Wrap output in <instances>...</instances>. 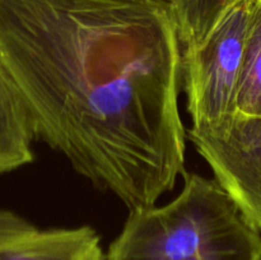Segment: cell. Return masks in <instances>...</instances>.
I'll return each mask as SVG.
<instances>
[{
	"instance_id": "1",
	"label": "cell",
	"mask_w": 261,
	"mask_h": 260,
	"mask_svg": "<svg viewBox=\"0 0 261 260\" xmlns=\"http://www.w3.org/2000/svg\"><path fill=\"white\" fill-rule=\"evenodd\" d=\"M0 64L36 137L130 212L155 205L186 171L167 0H0Z\"/></svg>"
},
{
	"instance_id": "2",
	"label": "cell",
	"mask_w": 261,
	"mask_h": 260,
	"mask_svg": "<svg viewBox=\"0 0 261 260\" xmlns=\"http://www.w3.org/2000/svg\"><path fill=\"white\" fill-rule=\"evenodd\" d=\"M182 176L172 201L130 212L107 260H261V233L218 181Z\"/></svg>"
},
{
	"instance_id": "3",
	"label": "cell",
	"mask_w": 261,
	"mask_h": 260,
	"mask_svg": "<svg viewBox=\"0 0 261 260\" xmlns=\"http://www.w3.org/2000/svg\"><path fill=\"white\" fill-rule=\"evenodd\" d=\"M251 0H236L223 12L205 40L182 53V84L194 126L234 114L244 64Z\"/></svg>"
},
{
	"instance_id": "4",
	"label": "cell",
	"mask_w": 261,
	"mask_h": 260,
	"mask_svg": "<svg viewBox=\"0 0 261 260\" xmlns=\"http://www.w3.org/2000/svg\"><path fill=\"white\" fill-rule=\"evenodd\" d=\"M188 137L261 233V117L236 111L213 124L193 125Z\"/></svg>"
},
{
	"instance_id": "5",
	"label": "cell",
	"mask_w": 261,
	"mask_h": 260,
	"mask_svg": "<svg viewBox=\"0 0 261 260\" xmlns=\"http://www.w3.org/2000/svg\"><path fill=\"white\" fill-rule=\"evenodd\" d=\"M0 260H107L96 229H40L25 221L0 242Z\"/></svg>"
},
{
	"instance_id": "6",
	"label": "cell",
	"mask_w": 261,
	"mask_h": 260,
	"mask_svg": "<svg viewBox=\"0 0 261 260\" xmlns=\"http://www.w3.org/2000/svg\"><path fill=\"white\" fill-rule=\"evenodd\" d=\"M36 127L19 89L0 64V173L33 162Z\"/></svg>"
},
{
	"instance_id": "7",
	"label": "cell",
	"mask_w": 261,
	"mask_h": 260,
	"mask_svg": "<svg viewBox=\"0 0 261 260\" xmlns=\"http://www.w3.org/2000/svg\"><path fill=\"white\" fill-rule=\"evenodd\" d=\"M236 110L244 115L261 117V0H251Z\"/></svg>"
},
{
	"instance_id": "8",
	"label": "cell",
	"mask_w": 261,
	"mask_h": 260,
	"mask_svg": "<svg viewBox=\"0 0 261 260\" xmlns=\"http://www.w3.org/2000/svg\"><path fill=\"white\" fill-rule=\"evenodd\" d=\"M233 2L236 0H170L181 43L185 47L200 45Z\"/></svg>"
},
{
	"instance_id": "9",
	"label": "cell",
	"mask_w": 261,
	"mask_h": 260,
	"mask_svg": "<svg viewBox=\"0 0 261 260\" xmlns=\"http://www.w3.org/2000/svg\"><path fill=\"white\" fill-rule=\"evenodd\" d=\"M24 222L25 219L15 214L14 212L0 209V242L12 236L22 227Z\"/></svg>"
},
{
	"instance_id": "10",
	"label": "cell",
	"mask_w": 261,
	"mask_h": 260,
	"mask_svg": "<svg viewBox=\"0 0 261 260\" xmlns=\"http://www.w3.org/2000/svg\"><path fill=\"white\" fill-rule=\"evenodd\" d=\"M167 2H170V0H167ZM170 4H171V3H170Z\"/></svg>"
}]
</instances>
